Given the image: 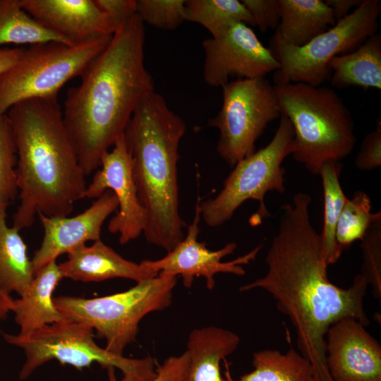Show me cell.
Segmentation results:
<instances>
[{
  "instance_id": "6da1fadb",
  "label": "cell",
  "mask_w": 381,
  "mask_h": 381,
  "mask_svg": "<svg viewBox=\"0 0 381 381\" xmlns=\"http://www.w3.org/2000/svg\"><path fill=\"white\" fill-rule=\"evenodd\" d=\"M311 196L299 192L281 206L278 231L267 250L266 274L239 287V291L260 289L276 301L296 329L301 354L309 361L314 377H330L325 337L329 327L344 318L365 327L370 324L363 307L368 284L361 274L352 284L340 288L327 277L320 234L310 219Z\"/></svg>"
},
{
  "instance_id": "7a4b0ae2",
  "label": "cell",
  "mask_w": 381,
  "mask_h": 381,
  "mask_svg": "<svg viewBox=\"0 0 381 381\" xmlns=\"http://www.w3.org/2000/svg\"><path fill=\"white\" fill-rule=\"evenodd\" d=\"M145 30L135 14L114 33L107 47L67 91L63 117L85 176L121 135L154 80L144 62Z\"/></svg>"
},
{
  "instance_id": "3957f363",
  "label": "cell",
  "mask_w": 381,
  "mask_h": 381,
  "mask_svg": "<svg viewBox=\"0 0 381 381\" xmlns=\"http://www.w3.org/2000/svg\"><path fill=\"white\" fill-rule=\"evenodd\" d=\"M6 114L16 147L20 199L12 226L30 227L38 213L68 216L85 198L87 184L58 97L25 100Z\"/></svg>"
},
{
  "instance_id": "277c9868",
  "label": "cell",
  "mask_w": 381,
  "mask_h": 381,
  "mask_svg": "<svg viewBox=\"0 0 381 381\" xmlns=\"http://www.w3.org/2000/svg\"><path fill=\"white\" fill-rule=\"evenodd\" d=\"M184 120L164 97L147 95L124 131L139 201L146 213V241L167 253L184 238L186 222L179 212V145L186 132Z\"/></svg>"
},
{
  "instance_id": "5b68a950",
  "label": "cell",
  "mask_w": 381,
  "mask_h": 381,
  "mask_svg": "<svg viewBox=\"0 0 381 381\" xmlns=\"http://www.w3.org/2000/svg\"><path fill=\"white\" fill-rule=\"evenodd\" d=\"M281 114L294 130L293 159L320 175L327 161L341 162L356 138L351 111L330 87L303 83L274 85Z\"/></svg>"
},
{
  "instance_id": "8992f818",
  "label": "cell",
  "mask_w": 381,
  "mask_h": 381,
  "mask_svg": "<svg viewBox=\"0 0 381 381\" xmlns=\"http://www.w3.org/2000/svg\"><path fill=\"white\" fill-rule=\"evenodd\" d=\"M176 279L159 273L123 292L92 298L61 296L54 302L69 320L95 329L97 337L106 341L107 351L123 356L135 340L141 320L170 306Z\"/></svg>"
},
{
  "instance_id": "52a82bcc",
  "label": "cell",
  "mask_w": 381,
  "mask_h": 381,
  "mask_svg": "<svg viewBox=\"0 0 381 381\" xmlns=\"http://www.w3.org/2000/svg\"><path fill=\"white\" fill-rule=\"evenodd\" d=\"M294 130L289 120L281 115L278 128L272 140L240 160L223 183V188L214 198L200 201L201 219L210 227L222 226L231 219L236 210L246 201L258 202L257 212L250 223L261 224L272 215L265 203L267 193H283L285 169L284 160L293 150Z\"/></svg>"
},
{
  "instance_id": "ba28073f",
  "label": "cell",
  "mask_w": 381,
  "mask_h": 381,
  "mask_svg": "<svg viewBox=\"0 0 381 381\" xmlns=\"http://www.w3.org/2000/svg\"><path fill=\"white\" fill-rule=\"evenodd\" d=\"M9 344L25 352V362L19 378L27 379L38 367L51 360L81 370L97 363L106 369L120 370L125 381H151L157 375L152 357L131 358L99 346L94 340L93 329L75 321L47 325L25 337L3 334Z\"/></svg>"
},
{
  "instance_id": "9c48e42d",
  "label": "cell",
  "mask_w": 381,
  "mask_h": 381,
  "mask_svg": "<svg viewBox=\"0 0 381 381\" xmlns=\"http://www.w3.org/2000/svg\"><path fill=\"white\" fill-rule=\"evenodd\" d=\"M112 36L78 45L49 42L25 49L20 59L0 74V114L25 100L58 97L62 87L80 75Z\"/></svg>"
},
{
  "instance_id": "30bf717a",
  "label": "cell",
  "mask_w": 381,
  "mask_h": 381,
  "mask_svg": "<svg viewBox=\"0 0 381 381\" xmlns=\"http://www.w3.org/2000/svg\"><path fill=\"white\" fill-rule=\"evenodd\" d=\"M380 0H363L351 13L301 47L286 45L274 36L270 49L279 64L275 85L303 83L320 86L329 80L330 60L354 50L377 33Z\"/></svg>"
},
{
  "instance_id": "8fae6325",
  "label": "cell",
  "mask_w": 381,
  "mask_h": 381,
  "mask_svg": "<svg viewBox=\"0 0 381 381\" xmlns=\"http://www.w3.org/2000/svg\"><path fill=\"white\" fill-rule=\"evenodd\" d=\"M222 88V107L207 126L219 131L217 152L233 168L255 151L258 138L282 114L274 85L265 78L237 79Z\"/></svg>"
},
{
  "instance_id": "7c38bea8",
  "label": "cell",
  "mask_w": 381,
  "mask_h": 381,
  "mask_svg": "<svg viewBox=\"0 0 381 381\" xmlns=\"http://www.w3.org/2000/svg\"><path fill=\"white\" fill-rule=\"evenodd\" d=\"M202 46L205 53L203 78L212 87H222L233 77L265 78L279 68L271 50L244 23L234 24L219 37L205 40Z\"/></svg>"
},
{
  "instance_id": "4fadbf2b",
  "label": "cell",
  "mask_w": 381,
  "mask_h": 381,
  "mask_svg": "<svg viewBox=\"0 0 381 381\" xmlns=\"http://www.w3.org/2000/svg\"><path fill=\"white\" fill-rule=\"evenodd\" d=\"M200 200L198 196L193 222L187 225V233L183 239L163 258L155 260H144L140 262L155 272L180 276L186 288L192 286L195 277H202L205 279L206 287L212 290L215 286L214 277L218 273L245 275L246 271L242 265L255 260L262 246L260 244L236 259L222 262L223 258L235 251L237 245L230 242L217 250H210L205 242L198 241Z\"/></svg>"
},
{
  "instance_id": "5bb4252c",
  "label": "cell",
  "mask_w": 381,
  "mask_h": 381,
  "mask_svg": "<svg viewBox=\"0 0 381 381\" xmlns=\"http://www.w3.org/2000/svg\"><path fill=\"white\" fill-rule=\"evenodd\" d=\"M99 167L87 185L85 198H97L107 190L114 193L118 209L107 228L110 233L117 234L119 243L124 245L143 234L147 221L145 211L138 197L124 133L119 137L112 150L103 155Z\"/></svg>"
},
{
  "instance_id": "9a60e30c",
  "label": "cell",
  "mask_w": 381,
  "mask_h": 381,
  "mask_svg": "<svg viewBox=\"0 0 381 381\" xmlns=\"http://www.w3.org/2000/svg\"><path fill=\"white\" fill-rule=\"evenodd\" d=\"M325 344L333 381H381V346L358 320L348 317L332 324Z\"/></svg>"
},
{
  "instance_id": "2e32d148",
  "label": "cell",
  "mask_w": 381,
  "mask_h": 381,
  "mask_svg": "<svg viewBox=\"0 0 381 381\" xmlns=\"http://www.w3.org/2000/svg\"><path fill=\"white\" fill-rule=\"evenodd\" d=\"M117 209L114 193L107 190L87 209L74 217H48L38 213L44 236L32 259L34 274L59 255L87 241L100 240L102 225Z\"/></svg>"
},
{
  "instance_id": "e0dca14e",
  "label": "cell",
  "mask_w": 381,
  "mask_h": 381,
  "mask_svg": "<svg viewBox=\"0 0 381 381\" xmlns=\"http://www.w3.org/2000/svg\"><path fill=\"white\" fill-rule=\"evenodd\" d=\"M41 25L70 45L112 36L114 30L95 0H20Z\"/></svg>"
},
{
  "instance_id": "ac0fdd59",
  "label": "cell",
  "mask_w": 381,
  "mask_h": 381,
  "mask_svg": "<svg viewBox=\"0 0 381 381\" xmlns=\"http://www.w3.org/2000/svg\"><path fill=\"white\" fill-rule=\"evenodd\" d=\"M67 254V260L59 267L63 277L75 281L91 282L125 278L137 283L159 274L141 262L123 258L101 239L89 246L81 245Z\"/></svg>"
},
{
  "instance_id": "d6986e66",
  "label": "cell",
  "mask_w": 381,
  "mask_h": 381,
  "mask_svg": "<svg viewBox=\"0 0 381 381\" xmlns=\"http://www.w3.org/2000/svg\"><path fill=\"white\" fill-rule=\"evenodd\" d=\"M62 278L59 264L52 261L35 274L26 290L13 300L11 312L20 327L18 337H28L47 325L70 321L56 307L52 297Z\"/></svg>"
},
{
  "instance_id": "ffe728a7",
  "label": "cell",
  "mask_w": 381,
  "mask_h": 381,
  "mask_svg": "<svg viewBox=\"0 0 381 381\" xmlns=\"http://www.w3.org/2000/svg\"><path fill=\"white\" fill-rule=\"evenodd\" d=\"M239 343L238 335L226 329L208 326L193 329L187 343L189 365L184 381H224L220 363Z\"/></svg>"
},
{
  "instance_id": "44dd1931",
  "label": "cell",
  "mask_w": 381,
  "mask_h": 381,
  "mask_svg": "<svg viewBox=\"0 0 381 381\" xmlns=\"http://www.w3.org/2000/svg\"><path fill=\"white\" fill-rule=\"evenodd\" d=\"M281 18L275 36L286 45L301 47L335 25L322 0H279Z\"/></svg>"
},
{
  "instance_id": "7402d4cb",
  "label": "cell",
  "mask_w": 381,
  "mask_h": 381,
  "mask_svg": "<svg viewBox=\"0 0 381 381\" xmlns=\"http://www.w3.org/2000/svg\"><path fill=\"white\" fill-rule=\"evenodd\" d=\"M331 85L342 89H381V36L375 33L354 50L333 57L328 64Z\"/></svg>"
},
{
  "instance_id": "603a6c76",
  "label": "cell",
  "mask_w": 381,
  "mask_h": 381,
  "mask_svg": "<svg viewBox=\"0 0 381 381\" xmlns=\"http://www.w3.org/2000/svg\"><path fill=\"white\" fill-rule=\"evenodd\" d=\"M0 205V289L21 295L35 274L19 231L6 224V208Z\"/></svg>"
},
{
  "instance_id": "cb8c5ba5",
  "label": "cell",
  "mask_w": 381,
  "mask_h": 381,
  "mask_svg": "<svg viewBox=\"0 0 381 381\" xmlns=\"http://www.w3.org/2000/svg\"><path fill=\"white\" fill-rule=\"evenodd\" d=\"M253 370L234 380L225 363L224 381H314V370L308 360L294 349L285 353L263 349L253 353Z\"/></svg>"
},
{
  "instance_id": "d4e9b609",
  "label": "cell",
  "mask_w": 381,
  "mask_h": 381,
  "mask_svg": "<svg viewBox=\"0 0 381 381\" xmlns=\"http://www.w3.org/2000/svg\"><path fill=\"white\" fill-rule=\"evenodd\" d=\"M341 169V162L327 161L322 164L320 171L324 193V224L320 234L328 265L336 263L343 251L336 240L337 222L347 199L339 181Z\"/></svg>"
},
{
  "instance_id": "484cf974",
  "label": "cell",
  "mask_w": 381,
  "mask_h": 381,
  "mask_svg": "<svg viewBox=\"0 0 381 381\" xmlns=\"http://www.w3.org/2000/svg\"><path fill=\"white\" fill-rule=\"evenodd\" d=\"M49 42L70 45L36 21L23 8L20 0H0V46L6 44L34 45Z\"/></svg>"
},
{
  "instance_id": "4316f807",
  "label": "cell",
  "mask_w": 381,
  "mask_h": 381,
  "mask_svg": "<svg viewBox=\"0 0 381 381\" xmlns=\"http://www.w3.org/2000/svg\"><path fill=\"white\" fill-rule=\"evenodd\" d=\"M185 20L201 25L213 38L222 35L236 23L254 25L250 13L238 0L186 1Z\"/></svg>"
},
{
  "instance_id": "83f0119b",
  "label": "cell",
  "mask_w": 381,
  "mask_h": 381,
  "mask_svg": "<svg viewBox=\"0 0 381 381\" xmlns=\"http://www.w3.org/2000/svg\"><path fill=\"white\" fill-rule=\"evenodd\" d=\"M371 207L370 197L362 190L356 191L351 199L347 198L336 229V240L343 250L362 239L375 215Z\"/></svg>"
},
{
  "instance_id": "f1b7e54d",
  "label": "cell",
  "mask_w": 381,
  "mask_h": 381,
  "mask_svg": "<svg viewBox=\"0 0 381 381\" xmlns=\"http://www.w3.org/2000/svg\"><path fill=\"white\" fill-rule=\"evenodd\" d=\"M16 147L7 114H0V205L8 206L18 190L16 182Z\"/></svg>"
},
{
  "instance_id": "f546056e",
  "label": "cell",
  "mask_w": 381,
  "mask_h": 381,
  "mask_svg": "<svg viewBox=\"0 0 381 381\" xmlns=\"http://www.w3.org/2000/svg\"><path fill=\"white\" fill-rule=\"evenodd\" d=\"M363 263L361 274L372 288L374 297L381 300V212H375L361 240Z\"/></svg>"
},
{
  "instance_id": "4dcf8cb0",
  "label": "cell",
  "mask_w": 381,
  "mask_h": 381,
  "mask_svg": "<svg viewBox=\"0 0 381 381\" xmlns=\"http://www.w3.org/2000/svg\"><path fill=\"white\" fill-rule=\"evenodd\" d=\"M186 0H136V14L143 23L174 30L185 20Z\"/></svg>"
},
{
  "instance_id": "1f68e13d",
  "label": "cell",
  "mask_w": 381,
  "mask_h": 381,
  "mask_svg": "<svg viewBox=\"0 0 381 381\" xmlns=\"http://www.w3.org/2000/svg\"><path fill=\"white\" fill-rule=\"evenodd\" d=\"M250 13L255 26L262 32L277 28L280 18L279 0H241Z\"/></svg>"
},
{
  "instance_id": "d6a6232c",
  "label": "cell",
  "mask_w": 381,
  "mask_h": 381,
  "mask_svg": "<svg viewBox=\"0 0 381 381\" xmlns=\"http://www.w3.org/2000/svg\"><path fill=\"white\" fill-rule=\"evenodd\" d=\"M355 166L361 171H371L381 166V120L376 121V127L363 138L355 158Z\"/></svg>"
},
{
  "instance_id": "836d02e7",
  "label": "cell",
  "mask_w": 381,
  "mask_h": 381,
  "mask_svg": "<svg viewBox=\"0 0 381 381\" xmlns=\"http://www.w3.org/2000/svg\"><path fill=\"white\" fill-rule=\"evenodd\" d=\"M188 365L189 354L187 350L181 355L171 356L157 367V375L151 381H184ZM114 369L107 368L109 381H125L116 379Z\"/></svg>"
},
{
  "instance_id": "e575fe53",
  "label": "cell",
  "mask_w": 381,
  "mask_h": 381,
  "mask_svg": "<svg viewBox=\"0 0 381 381\" xmlns=\"http://www.w3.org/2000/svg\"><path fill=\"white\" fill-rule=\"evenodd\" d=\"M107 16L114 32L136 14V0H95Z\"/></svg>"
},
{
  "instance_id": "d590c367",
  "label": "cell",
  "mask_w": 381,
  "mask_h": 381,
  "mask_svg": "<svg viewBox=\"0 0 381 381\" xmlns=\"http://www.w3.org/2000/svg\"><path fill=\"white\" fill-rule=\"evenodd\" d=\"M326 4L330 7L337 22L352 11V8L356 9L363 1V0H325Z\"/></svg>"
},
{
  "instance_id": "8d00e7d4",
  "label": "cell",
  "mask_w": 381,
  "mask_h": 381,
  "mask_svg": "<svg viewBox=\"0 0 381 381\" xmlns=\"http://www.w3.org/2000/svg\"><path fill=\"white\" fill-rule=\"evenodd\" d=\"M24 49L23 48H0V74L20 59Z\"/></svg>"
},
{
  "instance_id": "74e56055",
  "label": "cell",
  "mask_w": 381,
  "mask_h": 381,
  "mask_svg": "<svg viewBox=\"0 0 381 381\" xmlns=\"http://www.w3.org/2000/svg\"><path fill=\"white\" fill-rule=\"evenodd\" d=\"M13 300L9 294L0 289V320L4 319L12 310Z\"/></svg>"
}]
</instances>
